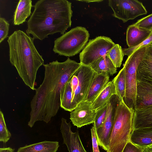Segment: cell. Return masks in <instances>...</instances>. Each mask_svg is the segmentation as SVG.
Returning a JSON list of instances; mask_svg holds the SVG:
<instances>
[{"instance_id":"cell-1","label":"cell","mask_w":152,"mask_h":152,"mask_svg":"<svg viewBox=\"0 0 152 152\" xmlns=\"http://www.w3.org/2000/svg\"><path fill=\"white\" fill-rule=\"evenodd\" d=\"M81 65L69 58L63 62L56 60L43 64L44 79L30 102L29 126L37 121L48 123L56 115L60 107V92Z\"/></svg>"},{"instance_id":"cell-2","label":"cell","mask_w":152,"mask_h":152,"mask_svg":"<svg viewBox=\"0 0 152 152\" xmlns=\"http://www.w3.org/2000/svg\"><path fill=\"white\" fill-rule=\"evenodd\" d=\"M72 3L66 0H39L27 21V34L34 39L42 40L49 35L64 34L70 27L73 12Z\"/></svg>"},{"instance_id":"cell-3","label":"cell","mask_w":152,"mask_h":152,"mask_svg":"<svg viewBox=\"0 0 152 152\" xmlns=\"http://www.w3.org/2000/svg\"><path fill=\"white\" fill-rule=\"evenodd\" d=\"M33 38L20 30L15 31L8 38L10 61L25 84L35 90L37 72L44 63Z\"/></svg>"},{"instance_id":"cell-4","label":"cell","mask_w":152,"mask_h":152,"mask_svg":"<svg viewBox=\"0 0 152 152\" xmlns=\"http://www.w3.org/2000/svg\"><path fill=\"white\" fill-rule=\"evenodd\" d=\"M134 110L120 100L117 105L107 152H122L133 130Z\"/></svg>"},{"instance_id":"cell-5","label":"cell","mask_w":152,"mask_h":152,"mask_svg":"<svg viewBox=\"0 0 152 152\" xmlns=\"http://www.w3.org/2000/svg\"><path fill=\"white\" fill-rule=\"evenodd\" d=\"M89 37L86 28L76 27L55 40L53 51L60 56H73L84 49Z\"/></svg>"},{"instance_id":"cell-6","label":"cell","mask_w":152,"mask_h":152,"mask_svg":"<svg viewBox=\"0 0 152 152\" xmlns=\"http://www.w3.org/2000/svg\"><path fill=\"white\" fill-rule=\"evenodd\" d=\"M146 49V45L137 49L128 56L123 65L126 82V93L123 101L130 109L134 110L137 92V68L143 58Z\"/></svg>"},{"instance_id":"cell-7","label":"cell","mask_w":152,"mask_h":152,"mask_svg":"<svg viewBox=\"0 0 152 152\" xmlns=\"http://www.w3.org/2000/svg\"><path fill=\"white\" fill-rule=\"evenodd\" d=\"M115 44L110 38L105 36H99L90 40L80 53V63L89 66L101 57L106 56Z\"/></svg>"},{"instance_id":"cell-8","label":"cell","mask_w":152,"mask_h":152,"mask_svg":"<svg viewBox=\"0 0 152 152\" xmlns=\"http://www.w3.org/2000/svg\"><path fill=\"white\" fill-rule=\"evenodd\" d=\"M108 5L113 12V16L124 23L147 13L142 3L137 0H109Z\"/></svg>"},{"instance_id":"cell-9","label":"cell","mask_w":152,"mask_h":152,"mask_svg":"<svg viewBox=\"0 0 152 152\" xmlns=\"http://www.w3.org/2000/svg\"><path fill=\"white\" fill-rule=\"evenodd\" d=\"M120 100L116 94L111 97L107 102V112L104 122L99 128L95 129L99 145L106 151L108 149L116 107Z\"/></svg>"},{"instance_id":"cell-10","label":"cell","mask_w":152,"mask_h":152,"mask_svg":"<svg viewBox=\"0 0 152 152\" xmlns=\"http://www.w3.org/2000/svg\"><path fill=\"white\" fill-rule=\"evenodd\" d=\"M74 74L79 83L71 104L73 110L82 101L86 100L92 79L95 74L90 66L81 64Z\"/></svg>"},{"instance_id":"cell-11","label":"cell","mask_w":152,"mask_h":152,"mask_svg":"<svg viewBox=\"0 0 152 152\" xmlns=\"http://www.w3.org/2000/svg\"><path fill=\"white\" fill-rule=\"evenodd\" d=\"M92 103L83 101L70 113V119L74 126L80 128L94 122L97 110L93 108Z\"/></svg>"},{"instance_id":"cell-12","label":"cell","mask_w":152,"mask_h":152,"mask_svg":"<svg viewBox=\"0 0 152 152\" xmlns=\"http://www.w3.org/2000/svg\"><path fill=\"white\" fill-rule=\"evenodd\" d=\"M71 125L66 120L62 118L60 126L63 143L66 146L69 152H87L83 147L79 132H72Z\"/></svg>"},{"instance_id":"cell-13","label":"cell","mask_w":152,"mask_h":152,"mask_svg":"<svg viewBox=\"0 0 152 152\" xmlns=\"http://www.w3.org/2000/svg\"><path fill=\"white\" fill-rule=\"evenodd\" d=\"M136 76L137 81L152 86V41L146 45L145 55L137 67Z\"/></svg>"},{"instance_id":"cell-14","label":"cell","mask_w":152,"mask_h":152,"mask_svg":"<svg viewBox=\"0 0 152 152\" xmlns=\"http://www.w3.org/2000/svg\"><path fill=\"white\" fill-rule=\"evenodd\" d=\"M149 29L137 26L133 24L128 27L126 32V41L128 48L137 46L152 35Z\"/></svg>"},{"instance_id":"cell-15","label":"cell","mask_w":152,"mask_h":152,"mask_svg":"<svg viewBox=\"0 0 152 152\" xmlns=\"http://www.w3.org/2000/svg\"><path fill=\"white\" fill-rule=\"evenodd\" d=\"M152 104V86L145 83L137 81L134 110Z\"/></svg>"},{"instance_id":"cell-16","label":"cell","mask_w":152,"mask_h":152,"mask_svg":"<svg viewBox=\"0 0 152 152\" xmlns=\"http://www.w3.org/2000/svg\"><path fill=\"white\" fill-rule=\"evenodd\" d=\"M109 76L106 73L95 74L85 100L91 103L94 102L109 82Z\"/></svg>"},{"instance_id":"cell-17","label":"cell","mask_w":152,"mask_h":152,"mask_svg":"<svg viewBox=\"0 0 152 152\" xmlns=\"http://www.w3.org/2000/svg\"><path fill=\"white\" fill-rule=\"evenodd\" d=\"M152 127V104L134 110L133 129Z\"/></svg>"},{"instance_id":"cell-18","label":"cell","mask_w":152,"mask_h":152,"mask_svg":"<svg viewBox=\"0 0 152 152\" xmlns=\"http://www.w3.org/2000/svg\"><path fill=\"white\" fill-rule=\"evenodd\" d=\"M130 141L142 148L152 145V127L133 129Z\"/></svg>"},{"instance_id":"cell-19","label":"cell","mask_w":152,"mask_h":152,"mask_svg":"<svg viewBox=\"0 0 152 152\" xmlns=\"http://www.w3.org/2000/svg\"><path fill=\"white\" fill-rule=\"evenodd\" d=\"M59 147L57 141H44L20 147L17 152H56Z\"/></svg>"},{"instance_id":"cell-20","label":"cell","mask_w":152,"mask_h":152,"mask_svg":"<svg viewBox=\"0 0 152 152\" xmlns=\"http://www.w3.org/2000/svg\"><path fill=\"white\" fill-rule=\"evenodd\" d=\"M31 0H20L18 2L13 16V24L19 25L23 23L31 13L33 6Z\"/></svg>"},{"instance_id":"cell-21","label":"cell","mask_w":152,"mask_h":152,"mask_svg":"<svg viewBox=\"0 0 152 152\" xmlns=\"http://www.w3.org/2000/svg\"><path fill=\"white\" fill-rule=\"evenodd\" d=\"M89 66L95 74L106 73L113 75L117 72V68L107 56L101 57Z\"/></svg>"},{"instance_id":"cell-22","label":"cell","mask_w":152,"mask_h":152,"mask_svg":"<svg viewBox=\"0 0 152 152\" xmlns=\"http://www.w3.org/2000/svg\"><path fill=\"white\" fill-rule=\"evenodd\" d=\"M116 94L113 80L109 81L106 86L92 103L93 109L97 110L106 104L111 97Z\"/></svg>"},{"instance_id":"cell-23","label":"cell","mask_w":152,"mask_h":152,"mask_svg":"<svg viewBox=\"0 0 152 152\" xmlns=\"http://www.w3.org/2000/svg\"><path fill=\"white\" fill-rule=\"evenodd\" d=\"M71 80L65 84L60 92V107L66 111L72 112L73 109L71 104L72 90Z\"/></svg>"},{"instance_id":"cell-24","label":"cell","mask_w":152,"mask_h":152,"mask_svg":"<svg viewBox=\"0 0 152 152\" xmlns=\"http://www.w3.org/2000/svg\"><path fill=\"white\" fill-rule=\"evenodd\" d=\"M113 80L116 95L123 101L125 95L126 82L124 70L123 68Z\"/></svg>"},{"instance_id":"cell-25","label":"cell","mask_w":152,"mask_h":152,"mask_svg":"<svg viewBox=\"0 0 152 152\" xmlns=\"http://www.w3.org/2000/svg\"><path fill=\"white\" fill-rule=\"evenodd\" d=\"M124 55L123 49L118 44H115L106 55L117 68L121 66Z\"/></svg>"},{"instance_id":"cell-26","label":"cell","mask_w":152,"mask_h":152,"mask_svg":"<svg viewBox=\"0 0 152 152\" xmlns=\"http://www.w3.org/2000/svg\"><path fill=\"white\" fill-rule=\"evenodd\" d=\"M11 134L8 129L5 123L4 114L0 110V141L6 143L11 137Z\"/></svg>"},{"instance_id":"cell-27","label":"cell","mask_w":152,"mask_h":152,"mask_svg":"<svg viewBox=\"0 0 152 152\" xmlns=\"http://www.w3.org/2000/svg\"><path fill=\"white\" fill-rule=\"evenodd\" d=\"M107 109V102L97 110L95 120L93 124L95 129L99 128L103 123L106 116Z\"/></svg>"},{"instance_id":"cell-28","label":"cell","mask_w":152,"mask_h":152,"mask_svg":"<svg viewBox=\"0 0 152 152\" xmlns=\"http://www.w3.org/2000/svg\"><path fill=\"white\" fill-rule=\"evenodd\" d=\"M10 24L4 18H0V43L8 36Z\"/></svg>"},{"instance_id":"cell-29","label":"cell","mask_w":152,"mask_h":152,"mask_svg":"<svg viewBox=\"0 0 152 152\" xmlns=\"http://www.w3.org/2000/svg\"><path fill=\"white\" fill-rule=\"evenodd\" d=\"M133 24L150 30L152 28V13L138 20Z\"/></svg>"},{"instance_id":"cell-30","label":"cell","mask_w":152,"mask_h":152,"mask_svg":"<svg viewBox=\"0 0 152 152\" xmlns=\"http://www.w3.org/2000/svg\"><path fill=\"white\" fill-rule=\"evenodd\" d=\"M152 41V34L151 36L148 38L138 45L133 47L130 48H128L123 49L124 54V55H127L128 56H129L135 50L139 48L140 47L143 45H147Z\"/></svg>"},{"instance_id":"cell-31","label":"cell","mask_w":152,"mask_h":152,"mask_svg":"<svg viewBox=\"0 0 152 152\" xmlns=\"http://www.w3.org/2000/svg\"><path fill=\"white\" fill-rule=\"evenodd\" d=\"M143 148L137 146L129 141L124 147L122 152H143Z\"/></svg>"},{"instance_id":"cell-32","label":"cell","mask_w":152,"mask_h":152,"mask_svg":"<svg viewBox=\"0 0 152 152\" xmlns=\"http://www.w3.org/2000/svg\"><path fill=\"white\" fill-rule=\"evenodd\" d=\"M93 152H100L98 146V144L96 139L94 127L93 126L91 129Z\"/></svg>"},{"instance_id":"cell-33","label":"cell","mask_w":152,"mask_h":152,"mask_svg":"<svg viewBox=\"0 0 152 152\" xmlns=\"http://www.w3.org/2000/svg\"><path fill=\"white\" fill-rule=\"evenodd\" d=\"M78 83L79 80L78 77L74 73L71 80V84L72 90V99L74 97L75 91L78 84Z\"/></svg>"},{"instance_id":"cell-34","label":"cell","mask_w":152,"mask_h":152,"mask_svg":"<svg viewBox=\"0 0 152 152\" xmlns=\"http://www.w3.org/2000/svg\"><path fill=\"white\" fill-rule=\"evenodd\" d=\"M0 152H14V150L10 147L1 148Z\"/></svg>"},{"instance_id":"cell-35","label":"cell","mask_w":152,"mask_h":152,"mask_svg":"<svg viewBox=\"0 0 152 152\" xmlns=\"http://www.w3.org/2000/svg\"><path fill=\"white\" fill-rule=\"evenodd\" d=\"M78 1H81L83 2H85L86 3H90V2H102L103 1L102 0H78Z\"/></svg>"},{"instance_id":"cell-36","label":"cell","mask_w":152,"mask_h":152,"mask_svg":"<svg viewBox=\"0 0 152 152\" xmlns=\"http://www.w3.org/2000/svg\"><path fill=\"white\" fill-rule=\"evenodd\" d=\"M143 152H152V148L150 146L143 148Z\"/></svg>"},{"instance_id":"cell-37","label":"cell","mask_w":152,"mask_h":152,"mask_svg":"<svg viewBox=\"0 0 152 152\" xmlns=\"http://www.w3.org/2000/svg\"><path fill=\"white\" fill-rule=\"evenodd\" d=\"M150 30L151 31L152 33V28Z\"/></svg>"},{"instance_id":"cell-38","label":"cell","mask_w":152,"mask_h":152,"mask_svg":"<svg viewBox=\"0 0 152 152\" xmlns=\"http://www.w3.org/2000/svg\"><path fill=\"white\" fill-rule=\"evenodd\" d=\"M151 146V147L152 148V145H151V146Z\"/></svg>"}]
</instances>
